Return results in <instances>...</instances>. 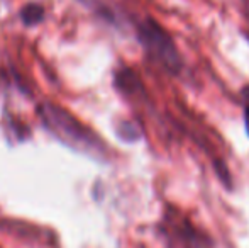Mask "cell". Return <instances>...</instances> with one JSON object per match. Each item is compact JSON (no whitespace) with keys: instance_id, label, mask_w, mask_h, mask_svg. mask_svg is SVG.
Returning a JSON list of instances; mask_svg holds the SVG:
<instances>
[{"instance_id":"cell-2","label":"cell","mask_w":249,"mask_h":248,"mask_svg":"<svg viewBox=\"0 0 249 248\" xmlns=\"http://www.w3.org/2000/svg\"><path fill=\"white\" fill-rule=\"evenodd\" d=\"M138 39L141 43L144 53L154 65L161 66L164 72L171 75H178L183 68L178 48L173 38L168 34L161 24L153 19H144L138 24Z\"/></svg>"},{"instance_id":"cell-1","label":"cell","mask_w":249,"mask_h":248,"mask_svg":"<svg viewBox=\"0 0 249 248\" xmlns=\"http://www.w3.org/2000/svg\"><path fill=\"white\" fill-rule=\"evenodd\" d=\"M37 116L44 129L73 152L83 153L95 160L107 158V146L100 136L76 119L65 107L53 102H43L37 107Z\"/></svg>"},{"instance_id":"cell-5","label":"cell","mask_w":249,"mask_h":248,"mask_svg":"<svg viewBox=\"0 0 249 248\" xmlns=\"http://www.w3.org/2000/svg\"><path fill=\"white\" fill-rule=\"evenodd\" d=\"M20 19L26 26H37L44 19V9L39 3H27L20 10Z\"/></svg>"},{"instance_id":"cell-3","label":"cell","mask_w":249,"mask_h":248,"mask_svg":"<svg viewBox=\"0 0 249 248\" xmlns=\"http://www.w3.org/2000/svg\"><path fill=\"white\" fill-rule=\"evenodd\" d=\"M114 83H115V89L121 94H124V95H136V94L142 92L141 80L129 68H122L119 72H115Z\"/></svg>"},{"instance_id":"cell-4","label":"cell","mask_w":249,"mask_h":248,"mask_svg":"<svg viewBox=\"0 0 249 248\" xmlns=\"http://www.w3.org/2000/svg\"><path fill=\"white\" fill-rule=\"evenodd\" d=\"M115 133H117V136L122 141H127V143L139 141L142 136L141 128L136 123H132V121H122V123H119L117 128H115Z\"/></svg>"},{"instance_id":"cell-6","label":"cell","mask_w":249,"mask_h":248,"mask_svg":"<svg viewBox=\"0 0 249 248\" xmlns=\"http://www.w3.org/2000/svg\"><path fill=\"white\" fill-rule=\"evenodd\" d=\"M249 92V89H248ZM244 100H246V111H244V123H246V131L249 134V95L244 94Z\"/></svg>"}]
</instances>
